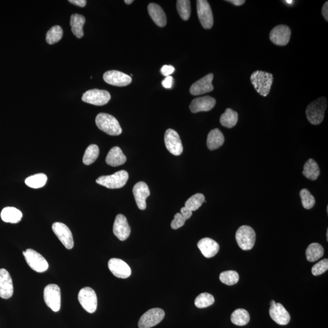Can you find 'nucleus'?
<instances>
[{
    "instance_id": "obj_1",
    "label": "nucleus",
    "mask_w": 328,
    "mask_h": 328,
    "mask_svg": "<svg viewBox=\"0 0 328 328\" xmlns=\"http://www.w3.org/2000/svg\"><path fill=\"white\" fill-rule=\"evenodd\" d=\"M327 105V99L325 97H320L310 103L306 110V117L309 122L314 125L321 123L324 119Z\"/></svg>"
},
{
    "instance_id": "obj_2",
    "label": "nucleus",
    "mask_w": 328,
    "mask_h": 328,
    "mask_svg": "<svg viewBox=\"0 0 328 328\" xmlns=\"http://www.w3.org/2000/svg\"><path fill=\"white\" fill-rule=\"evenodd\" d=\"M273 81L272 74L263 71H255L250 77V81L255 89L263 97H267L270 92Z\"/></svg>"
},
{
    "instance_id": "obj_3",
    "label": "nucleus",
    "mask_w": 328,
    "mask_h": 328,
    "mask_svg": "<svg viewBox=\"0 0 328 328\" xmlns=\"http://www.w3.org/2000/svg\"><path fill=\"white\" fill-rule=\"evenodd\" d=\"M95 123L100 130L110 136H119L122 132L118 120L107 113H99L95 118Z\"/></svg>"
},
{
    "instance_id": "obj_4",
    "label": "nucleus",
    "mask_w": 328,
    "mask_h": 328,
    "mask_svg": "<svg viewBox=\"0 0 328 328\" xmlns=\"http://www.w3.org/2000/svg\"><path fill=\"white\" fill-rule=\"evenodd\" d=\"M129 175L125 170H120L108 176H102L98 178L96 183L110 189H116L123 187L128 180Z\"/></svg>"
},
{
    "instance_id": "obj_5",
    "label": "nucleus",
    "mask_w": 328,
    "mask_h": 328,
    "mask_svg": "<svg viewBox=\"0 0 328 328\" xmlns=\"http://www.w3.org/2000/svg\"><path fill=\"white\" fill-rule=\"evenodd\" d=\"M236 238L237 244L241 249L249 250L254 246L256 234L251 227L242 226L238 229Z\"/></svg>"
},
{
    "instance_id": "obj_6",
    "label": "nucleus",
    "mask_w": 328,
    "mask_h": 328,
    "mask_svg": "<svg viewBox=\"0 0 328 328\" xmlns=\"http://www.w3.org/2000/svg\"><path fill=\"white\" fill-rule=\"evenodd\" d=\"M23 254L28 265L35 272L42 273L48 270V263L39 253L34 250L28 249L23 252Z\"/></svg>"
},
{
    "instance_id": "obj_7",
    "label": "nucleus",
    "mask_w": 328,
    "mask_h": 328,
    "mask_svg": "<svg viewBox=\"0 0 328 328\" xmlns=\"http://www.w3.org/2000/svg\"><path fill=\"white\" fill-rule=\"evenodd\" d=\"M43 295L46 305L54 312H58L61 306V291L59 286L54 284L46 286Z\"/></svg>"
},
{
    "instance_id": "obj_8",
    "label": "nucleus",
    "mask_w": 328,
    "mask_h": 328,
    "mask_svg": "<svg viewBox=\"0 0 328 328\" xmlns=\"http://www.w3.org/2000/svg\"><path fill=\"white\" fill-rule=\"evenodd\" d=\"M78 299L80 304L85 311L89 313H94L97 308V298L96 294L89 287L82 288L79 291Z\"/></svg>"
},
{
    "instance_id": "obj_9",
    "label": "nucleus",
    "mask_w": 328,
    "mask_h": 328,
    "mask_svg": "<svg viewBox=\"0 0 328 328\" xmlns=\"http://www.w3.org/2000/svg\"><path fill=\"white\" fill-rule=\"evenodd\" d=\"M196 6L201 25L205 29H211L213 25V15L210 4L206 0H198Z\"/></svg>"
},
{
    "instance_id": "obj_10",
    "label": "nucleus",
    "mask_w": 328,
    "mask_h": 328,
    "mask_svg": "<svg viewBox=\"0 0 328 328\" xmlns=\"http://www.w3.org/2000/svg\"><path fill=\"white\" fill-rule=\"evenodd\" d=\"M165 317V312L162 309L153 308L149 310L139 319V328H151L161 322Z\"/></svg>"
},
{
    "instance_id": "obj_11",
    "label": "nucleus",
    "mask_w": 328,
    "mask_h": 328,
    "mask_svg": "<svg viewBox=\"0 0 328 328\" xmlns=\"http://www.w3.org/2000/svg\"><path fill=\"white\" fill-rule=\"evenodd\" d=\"M83 101L89 104L103 106L111 99L110 92L106 90L93 89L85 92L82 97Z\"/></svg>"
},
{
    "instance_id": "obj_12",
    "label": "nucleus",
    "mask_w": 328,
    "mask_h": 328,
    "mask_svg": "<svg viewBox=\"0 0 328 328\" xmlns=\"http://www.w3.org/2000/svg\"><path fill=\"white\" fill-rule=\"evenodd\" d=\"M164 142L168 151L175 156H179L183 151V146L179 134L172 129L165 131Z\"/></svg>"
},
{
    "instance_id": "obj_13",
    "label": "nucleus",
    "mask_w": 328,
    "mask_h": 328,
    "mask_svg": "<svg viewBox=\"0 0 328 328\" xmlns=\"http://www.w3.org/2000/svg\"><path fill=\"white\" fill-rule=\"evenodd\" d=\"M52 229L54 233L58 237L63 246L67 249H71L74 247V239L69 227L63 223H55L53 224Z\"/></svg>"
},
{
    "instance_id": "obj_14",
    "label": "nucleus",
    "mask_w": 328,
    "mask_h": 328,
    "mask_svg": "<svg viewBox=\"0 0 328 328\" xmlns=\"http://www.w3.org/2000/svg\"><path fill=\"white\" fill-rule=\"evenodd\" d=\"M291 36L290 28L286 25H278L270 31V40L278 46L287 45Z\"/></svg>"
},
{
    "instance_id": "obj_15",
    "label": "nucleus",
    "mask_w": 328,
    "mask_h": 328,
    "mask_svg": "<svg viewBox=\"0 0 328 328\" xmlns=\"http://www.w3.org/2000/svg\"><path fill=\"white\" fill-rule=\"evenodd\" d=\"M103 77L106 83L116 87L127 86L132 82V79L128 75L115 70L106 72Z\"/></svg>"
},
{
    "instance_id": "obj_16",
    "label": "nucleus",
    "mask_w": 328,
    "mask_h": 328,
    "mask_svg": "<svg viewBox=\"0 0 328 328\" xmlns=\"http://www.w3.org/2000/svg\"><path fill=\"white\" fill-rule=\"evenodd\" d=\"M113 233L120 241H125L130 236L131 228L127 219L122 214L116 217L113 225Z\"/></svg>"
},
{
    "instance_id": "obj_17",
    "label": "nucleus",
    "mask_w": 328,
    "mask_h": 328,
    "mask_svg": "<svg viewBox=\"0 0 328 328\" xmlns=\"http://www.w3.org/2000/svg\"><path fill=\"white\" fill-rule=\"evenodd\" d=\"M213 79V74L210 73L195 82L190 89L191 94L198 95L212 91L214 89L212 85Z\"/></svg>"
},
{
    "instance_id": "obj_18",
    "label": "nucleus",
    "mask_w": 328,
    "mask_h": 328,
    "mask_svg": "<svg viewBox=\"0 0 328 328\" xmlns=\"http://www.w3.org/2000/svg\"><path fill=\"white\" fill-rule=\"evenodd\" d=\"M108 268L115 277L127 278L131 274V270L127 263L119 258H112L108 262Z\"/></svg>"
},
{
    "instance_id": "obj_19",
    "label": "nucleus",
    "mask_w": 328,
    "mask_h": 328,
    "mask_svg": "<svg viewBox=\"0 0 328 328\" xmlns=\"http://www.w3.org/2000/svg\"><path fill=\"white\" fill-rule=\"evenodd\" d=\"M14 294V286L8 271L0 268V298L9 299Z\"/></svg>"
},
{
    "instance_id": "obj_20",
    "label": "nucleus",
    "mask_w": 328,
    "mask_h": 328,
    "mask_svg": "<svg viewBox=\"0 0 328 328\" xmlns=\"http://www.w3.org/2000/svg\"><path fill=\"white\" fill-rule=\"evenodd\" d=\"M216 105V100L209 95L196 98L190 105V109L193 113L202 112H209L212 110Z\"/></svg>"
},
{
    "instance_id": "obj_21",
    "label": "nucleus",
    "mask_w": 328,
    "mask_h": 328,
    "mask_svg": "<svg viewBox=\"0 0 328 328\" xmlns=\"http://www.w3.org/2000/svg\"><path fill=\"white\" fill-rule=\"evenodd\" d=\"M133 193L138 208L145 210L147 208L146 200L150 195L148 185L144 182H139L134 186Z\"/></svg>"
},
{
    "instance_id": "obj_22",
    "label": "nucleus",
    "mask_w": 328,
    "mask_h": 328,
    "mask_svg": "<svg viewBox=\"0 0 328 328\" xmlns=\"http://www.w3.org/2000/svg\"><path fill=\"white\" fill-rule=\"evenodd\" d=\"M269 314L271 319L280 325H288L291 320L290 314L281 303H275L271 305Z\"/></svg>"
},
{
    "instance_id": "obj_23",
    "label": "nucleus",
    "mask_w": 328,
    "mask_h": 328,
    "mask_svg": "<svg viewBox=\"0 0 328 328\" xmlns=\"http://www.w3.org/2000/svg\"><path fill=\"white\" fill-rule=\"evenodd\" d=\"M198 247L206 258H210L215 256L219 250L218 242L210 238H205L198 242Z\"/></svg>"
},
{
    "instance_id": "obj_24",
    "label": "nucleus",
    "mask_w": 328,
    "mask_h": 328,
    "mask_svg": "<svg viewBox=\"0 0 328 328\" xmlns=\"http://www.w3.org/2000/svg\"><path fill=\"white\" fill-rule=\"evenodd\" d=\"M148 11L152 20L158 27H164L166 25V15L159 5L155 3L149 4Z\"/></svg>"
},
{
    "instance_id": "obj_25",
    "label": "nucleus",
    "mask_w": 328,
    "mask_h": 328,
    "mask_svg": "<svg viewBox=\"0 0 328 328\" xmlns=\"http://www.w3.org/2000/svg\"><path fill=\"white\" fill-rule=\"evenodd\" d=\"M126 161V157L119 147H115L111 149L106 157L107 164L112 167L119 166L125 164Z\"/></svg>"
},
{
    "instance_id": "obj_26",
    "label": "nucleus",
    "mask_w": 328,
    "mask_h": 328,
    "mask_svg": "<svg viewBox=\"0 0 328 328\" xmlns=\"http://www.w3.org/2000/svg\"><path fill=\"white\" fill-rule=\"evenodd\" d=\"M225 139L223 134L218 128L213 129L209 132L207 140V146L210 150H215L223 146Z\"/></svg>"
},
{
    "instance_id": "obj_27",
    "label": "nucleus",
    "mask_w": 328,
    "mask_h": 328,
    "mask_svg": "<svg viewBox=\"0 0 328 328\" xmlns=\"http://www.w3.org/2000/svg\"><path fill=\"white\" fill-rule=\"evenodd\" d=\"M23 214L19 209L12 207H7L2 209L1 218L5 223L16 224L22 220Z\"/></svg>"
},
{
    "instance_id": "obj_28",
    "label": "nucleus",
    "mask_w": 328,
    "mask_h": 328,
    "mask_svg": "<svg viewBox=\"0 0 328 328\" xmlns=\"http://www.w3.org/2000/svg\"><path fill=\"white\" fill-rule=\"evenodd\" d=\"M85 18L82 15L72 14L70 19V25L72 33L78 38L84 37V26L85 23Z\"/></svg>"
},
{
    "instance_id": "obj_29",
    "label": "nucleus",
    "mask_w": 328,
    "mask_h": 328,
    "mask_svg": "<svg viewBox=\"0 0 328 328\" xmlns=\"http://www.w3.org/2000/svg\"><path fill=\"white\" fill-rule=\"evenodd\" d=\"M320 174L318 164L313 159H309L304 165L303 175L308 179L315 180Z\"/></svg>"
},
{
    "instance_id": "obj_30",
    "label": "nucleus",
    "mask_w": 328,
    "mask_h": 328,
    "mask_svg": "<svg viewBox=\"0 0 328 328\" xmlns=\"http://www.w3.org/2000/svg\"><path fill=\"white\" fill-rule=\"evenodd\" d=\"M324 247L317 242L310 244L306 250V258L309 262H316L324 256Z\"/></svg>"
},
{
    "instance_id": "obj_31",
    "label": "nucleus",
    "mask_w": 328,
    "mask_h": 328,
    "mask_svg": "<svg viewBox=\"0 0 328 328\" xmlns=\"http://www.w3.org/2000/svg\"><path fill=\"white\" fill-rule=\"evenodd\" d=\"M239 115L231 108H227L220 117V123L224 127L232 128L237 125Z\"/></svg>"
},
{
    "instance_id": "obj_32",
    "label": "nucleus",
    "mask_w": 328,
    "mask_h": 328,
    "mask_svg": "<svg viewBox=\"0 0 328 328\" xmlns=\"http://www.w3.org/2000/svg\"><path fill=\"white\" fill-rule=\"evenodd\" d=\"M249 312L244 309H238L231 315V321L237 326H244L249 322Z\"/></svg>"
},
{
    "instance_id": "obj_33",
    "label": "nucleus",
    "mask_w": 328,
    "mask_h": 328,
    "mask_svg": "<svg viewBox=\"0 0 328 328\" xmlns=\"http://www.w3.org/2000/svg\"><path fill=\"white\" fill-rule=\"evenodd\" d=\"M47 180V176L43 174H38L27 178L25 184L30 188H39L44 187Z\"/></svg>"
},
{
    "instance_id": "obj_34",
    "label": "nucleus",
    "mask_w": 328,
    "mask_h": 328,
    "mask_svg": "<svg viewBox=\"0 0 328 328\" xmlns=\"http://www.w3.org/2000/svg\"><path fill=\"white\" fill-rule=\"evenodd\" d=\"M99 155V147L94 144L90 145L85 152L83 162L87 165H91L96 161Z\"/></svg>"
},
{
    "instance_id": "obj_35",
    "label": "nucleus",
    "mask_w": 328,
    "mask_h": 328,
    "mask_svg": "<svg viewBox=\"0 0 328 328\" xmlns=\"http://www.w3.org/2000/svg\"><path fill=\"white\" fill-rule=\"evenodd\" d=\"M63 34V30L60 26H54L46 33V40L50 45H53L61 39Z\"/></svg>"
},
{
    "instance_id": "obj_36",
    "label": "nucleus",
    "mask_w": 328,
    "mask_h": 328,
    "mask_svg": "<svg viewBox=\"0 0 328 328\" xmlns=\"http://www.w3.org/2000/svg\"><path fill=\"white\" fill-rule=\"evenodd\" d=\"M205 201V195L202 193H196L186 201L185 207L192 211H196L202 206Z\"/></svg>"
},
{
    "instance_id": "obj_37",
    "label": "nucleus",
    "mask_w": 328,
    "mask_h": 328,
    "mask_svg": "<svg viewBox=\"0 0 328 328\" xmlns=\"http://www.w3.org/2000/svg\"><path fill=\"white\" fill-rule=\"evenodd\" d=\"M239 274L235 270L224 271L219 275V280L226 285L232 286L239 282Z\"/></svg>"
},
{
    "instance_id": "obj_38",
    "label": "nucleus",
    "mask_w": 328,
    "mask_h": 328,
    "mask_svg": "<svg viewBox=\"0 0 328 328\" xmlns=\"http://www.w3.org/2000/svg\"><path fill=\"white\" fill-rule=\"evenodd\" d=\"M215 302V298L211 294L202 293L200 294L195 300V304L198 308H205L212 305Z\"/></svg>"
},
{
    "instance_id": "obj_39",
    "label": "nucleus",
    "mask_w": 328,
    "mask_h": 328,
    "mask_svg": "<svg viewBox=\"0 0 328 328\" xmlns=\"http://www.w3.org/2000/svg\"><path fill=\"white\" fill-rule=\"evenodd\" d=\"M177 10L182 20L187 21L190 19L191 15V3L188 0H178Z\"/></svg>"
},
{
    "instance_id": "obj_40",
    "label": "nucleus",
    "mask_w": 328,
    "mask_h": 328,
    "mask_svg": "<svg viewBox=\"0 0 328 328\" xmlns=\"http://www.w3.org/2000/svg\"><path fill=\"white\" fill-rule=\"evenodd\" d=\"M302 205L306 209H311L316 205V200L313 195L306 188H303L299 193Z\"/></svg>"
},
{
    "instance_id": "obj_41",
    "label": "nucleus",
    "mask_w": 328,
    "mask_h": 328,
    "mask_svg": "<svg viewBox=\"0 0 328 328\" xmlns=\"http://www.w3.org/2000/svg\"><path fill=\"white\" fill-rule=\"evenodd\" d=\"M328 269V260L324 259L316 263L312 268L311 272L314 276L323 274Z\"/></svg>"
},
{
    "instance_id": "obj_42",
    "label": "nucleus",
    "mask_w": 328,
    "mask_h": 328,
    "mask_svg": "<svg viewBox=\"0 0 328 328\" xmlns=\"http://www.w3.org/2000/svg\"><path fill=\"white\" fill-rule=\"evenodd\" d=\"M185 221L180 213H177L174 216V219L172 221L171 227L173 229L177 230L184 225Z\"/></svg>"
},
{
    "instance_id": "obj_43",
    "label": "nucleus",
    "mask_w": 328,
    "mask_h": 328,
    "mask_svg": "<svg viewBox=\"0 0 328 328\" xmlns=\"http://www.w3.org/2000/svg\"><path fill=\"white\" fill-rule=\"evenodd\" d=\"M175 70L174 67L172 65H164L161 69V72L163 76L167 77L174 73Z\"/></svg>"
},
{
    "instance_id": "obj_44",
    "label": "nucleus",
    "mask_w": 328,
    "mask_h": 328,
    "mask_svg": "<svg viewBox=\"0 0 328 328\" xmlns=\"http://www.w3.org/2000/svg\"><path fill=\"white\" fill-rule=\"evenodd\" d=\"M173 83H174V78L172 76H167L166 78L162 82V86L165 89H170L172 87Z\"/></svg>"
},
{
    "instance_id": "obj_45",
    "label": "nucleus",
    "mask_w": 328,
    "mask_h": 328,
    "mask_svg": "<svg viewBox=\"0 0 328 328\" xmlns=\"http://www.w3.org/2000/svg\"><path fill=\"white\" fill-rule=\"evenodd\" d=\"M192 213L193 211L190 210V209L185 208V207H184V208L180 209V214H181L185 220H187V219H190V217L192 215Z\"/></svg>"
},
{
    "instance_id": "obj_46",
    "label": "nucleus",
    "mask_w": 328,
    "mask_h": 328,
    "mask_svg": "<svg viewBox=\"0 0 328 328\" xmlns=\"http://www.w3.org/2000/svg\"><path fill=\"white\" fill-rule=\"evenodd\" d=\"M69 2H71V4L81 7H85L87 4L86 0H69Z\"/></svg>"
},
{
    "instance_id": "obj_47",
    "label": "nucleus",
    "mask_w": 328,
    "mask_h": 328,
    "mask_svg": "<svg viewBox=\"0 0 328 328\" xmlns=\"http://www.w3.org/2000/svg\"><path fill=\"white\" fill-rule=\"evenodd\" d=\"M322 13L323 16L326 21H328V2L327 1L323 6Z\"/></svg>"
},
{
    "instance_id": "obj_48",
    "label": "nucleus",
    "mask_w": 328,
    "mask_h": 328,
    "mask_svg": "<svg viewBox=\"0 0 328 328\" xmlns=\"http://www.w3.org/2000/svg\"><path fill=\"white\" fill-rule=\"evenodd\" d=\"M226 1L231 2V3L236 5L237 6H241V5L244 4V2H246L244 0H227Z\"/></svg>"
},
{
    "instance_id": "obj_49",
    "label": "nucleus",
    "mask_w": 328,
    "mask_h": 328,
    "mask_svg": "<svg viewBox=\"0 0 328 328\" xmlns=\"http://www.w3.org/2000/svg\"><path fill=\"white\" fill-rule=\"evenodd\" d=\"M133 0H125V2L126 4H130L133 2Z\"/></svg>"
},
{
    "instance_id": "obj_50",
    "label": "nucleus",
    "mask_w": 328,
    "mask_h": 328,
    "mask_svg": "<svg viewBox=\"0 0 328 328\" xmlns=\"http://www.w3.org/2000/svg\"><path fill=\"white\" fill-rule=\"evenodd\" d=\"M285 2H288L289 4H291L292 2H293V1H291V0H290V1H288H288H285Z\"/></svg>"
}]
</instances>
